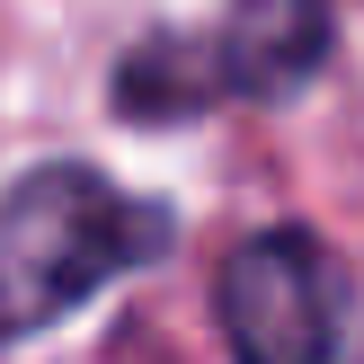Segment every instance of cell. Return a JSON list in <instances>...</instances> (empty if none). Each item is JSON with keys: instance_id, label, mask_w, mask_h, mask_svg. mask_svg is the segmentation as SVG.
I'll return each instance as SVG.
<instances>
[{"instance_id": "cell-1", "label": "cell", "mask_w": 364, "mask_h": 364, "mask_svg": "<svg viewBox=\"0 0 364 364\" xmlns=\"http://www.w3.org/2000/svg\"><path fill=\"white\" fill-rule=\"evenodd\" d=\"M169 249V205L124 196L89 160H36L0 187V347L71 320L89 294Z\"/></svg>"}, {"instance_id": "cell-2", "label": "cell", "mask_w": 364, "mask_h": 364, "mask_svg": "<svg viewBox=\"0 0 364 364\" xmlns=\"http://www.w3.org/2000/svg\"><path fill=\"white\" fill-rule=\"evenodd\" d=\"M213 320L231 364H329L347 338V267L302 223H267L223 249Z\"/></svg>"}, {"instance_id": "cell-3", "label": "cell", "mask_w": 364, "mask_h": 364, "mask_svg": "<svg viewBox=\"0 0 364 364\" xmlns=\"http://www.w3.org/2000/svg\"><path fill=\"white\" fill-rule=\"evenodd\" d=\"M329 45H338V0H231L213 27L223 98H258V107L302 98L329 63Z\"/></svg>"}, {"instance_id": "cell-4", "label": "cell", "mask_w": 364, "mask_h": 364, "mask_svg": "<svg viewBox=\"0 0 364 364\" xmlns=\"http://www.w3.org/2000/svg\"><path fill=\"white\" fill-rule=\"evenodd\" d=\"M107 98L124 107L134 124H178V116H205L223 107V71H213V36H142L116 71H107Z\"/></svg>"}]
</instances>
